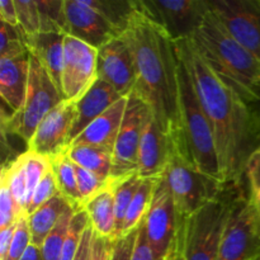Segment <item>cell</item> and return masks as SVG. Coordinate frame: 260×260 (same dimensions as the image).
<instances>
[{
  "label": "cell",
  "mask_w": 260,
  "mask_h": 260,
  "mask_svg": "<svg viewBox=\"0 0 260 260\" xmlns=\"http://www.w3.org/2000/svg\"><path fill=\"white\" fill-rule=\"evenodd\" d=\"M231 36L260 60V0H208Z\"/></svg>",
  "instance_id": "13"
},
{
  "label": "cell",
  "mask_w": 260,
  "mask_h": 260,
  "mask_svg": "<svg viewBox=\"0 0 260 260\" xmlns=\"http://www.w3.org/2000/svg\"><path fill=\"white\" fill-rule=\"evenodd\" d=\"M20 260H42L41 248L40 246L35 245V244H30L29 248L27 249V251H25L24 255L22 256Z\"/></svg>",
  "instance_id": "44"
},
{
  "label": "cell",
  "mask_w": 260,
  "mask_h": 260,
  "mask_svg": "<svg viewBox=\"0 0 260 260\" xmlns=\"http://www.w3.org/2000/svg\"><path fill=\"white\" fill-rule=\"evenodd\" d=\"M75 165V173H76V183H78V190L80 194L81 206H85L86 202L91 200L95 194H98L107 184H108L109 179H102L94 173L89 172V170L84 169V168Z\"/></svg>",
  "instance_id": "34"
},
{
  "label": "cell",
  "mask_w": 260,
  "mask_h": 260,
  "mask_svg": "<svg viewBox=\"0 0 260 260\" xmlns=\"http://www.w3.org/2000/svg\"><path fill=\"white\" fill-rule=\"evenodd\" d=\"M71 208H74L73 206L58 193L48 202L37 208L35 212L28 215V225H29L30 235H32V244L41 248L48 234L56 228L61 217Z\"/></svg>",
  "instance_id": "23"
},
{
  "label": "cell",
  "mask_w": 260,
  "mask_h": 260,
  "mask_svg": "<svg viewBox=\"0 0 260 260\" xmlns=\"http://www.w3.org/2000/svg\"><path fill=\"white\" fill-rule=\"evenodd\" d=\"M93 238L94 230L91 225H89L84 233L80 246L74 260H93Z\"/></svg>",
  "instance_id": "41"
},
{
  "label": "cell",
  "mask_w": 260,
  "mask_h": 260,
  "mask_svg": "<svg viewBox=\"0 0 260 260\" xmlns=\"http://www.w3.org/2000/svg\"><path fill=\"white\" fill-rule=\"evenodd\" d=\"M114 190V215H116V226H114L113 240L122 238L123 223L129 205L136 194L137 189L141 185L142 178L139 173L124 177L122 179H112Z\"/></svg>",
  "instance_id": "26"
},
{
  "label": "cell",
  "mask_w": 260,
  "mask_h": 260,
  "mask_svg": "<svg viewBox=\"0 0 260 260\" xmlns=\"http://www.w3.org/2000/svg\"><path fill=\"white\" fill-rule=\"evenodd\" d=\"M98 80V50L71 36L65 37L61 94L76 103Z\"/></svg>",
  "instance_id": "12"
},
{
  "label": "cell",
  "mask_w": 260,
  "mask_h": 260,
  "mask_svg": "<svg viewBox=\"0 0 260 260\" xmlns=\"http://www.w3.org/2000/svg\"><path fill=\"white\" fill-rule=\"evenodd\" d=\"M18 25L25 36H35L41 32V17L37 0H15Z\"/></svg>",
  "instance_id": "33"
},
{
  "label": "cell",
  "mask_w": 260,
  "mask_h": 260,
  "mask_svg": "<svg viewBox=\"0 0 260 260\" xmlns=\"http://www.w3.org/2000/svg\"><path fill=\"white\" fill-rule=\"evenodd\" d=\"M159 179L160 178H145V179H142L141 185L137 189L136 194H135L134 200H132L131 205L128 207V211L126 213L122 236L137 230L142 223V221L145 220L150 210V206H151Z\"/></svg>",
  "instance_id": "27"
},
{
  "label": "cell",
  "mask_w": 260,
  "mask_h": 260,
  "mask_svg": "<svg viewBox=\"0 0 260 260\" xmlns=\"http://www.w3.org/2000/svg\"><path fill=\"white\" fill-rule=\"evenodd\" d=\"M90 225L88 215L84 210L76 211L74 213V217L71 220L70 226H69L68 234H66L65 243H63L62 254H61V260H74L76 253L80 246L81 239H83L84 233Z\"/></svg>",
  "instance_id": "31"
},
{
  "label": "cell",
  "mask_w": 260,
  "mask_h": 260,
  "mask_svg": "<svg viewBox=\"0 0 260 260\" xmlns=\"http://www.w3.org/2000/svg\"><path fill=\"white\" fill-rule=\"evenodd\" d=\"M30 53L0 57V95L12 113L19 111L27 96Z\"/></svg>",
  "instance_id": "18"
},
{
  "label": "cell",
  "mask_w": 260,
  "mask_h": 260,
  "mask_svg": "<svg viewBox=\"0 0 260 260\" xmlns=\"http://www.w3.org/2000/svg\"><path fill=\"white\" fill-rule=\"evenodd\" d=\"M136 14L126 30L136 62V85L132 93L149 107L160 128L184 156L180 108L179 57L175 42L162 27L150 19L137 0ZM185 157V156H184Z\"/></svg>",
  "instance_id": "2"
},
{
  "label": "cell",
  "mask_w": 260,
  "mask_h": 260,
  "mask_svg": "<svg viewBox=\"0 0 260 260\" xmlns=\"http://www.w3.org/2000/svg\"><path fill=\"white\" fill-rule=\"evenodd\" d=\"M244 177L248 184L250 200L256 207L260 208V146L248 159Z\"/></svg>",
  "instance_id": "37"
},
{
  "label": "cell",
  "mask_w": 260,
  "mask_h": 260,
  "mask_svg": "<svg viewBox=\"0 0 260 260\" xmlns=\"http://www.w3.org/2000/svg\"><path fill=\"white\" fill-rule=\"evenodd\" d=\"M69 35L99 50L121 35L91 0H65Z\"/></svg>",
  "instance_id": "15"
},
{
  "label": "cell",
  "mask_w": 260,
  "mask_h": 260,
  "mask_svg": "<svg viewBox=\"0 0 260 260\" xmlns=\"http://www.w3.org/2000/svg\"><path fill=\"white\" fill-rule=\"evenodd\" d=\"M132 260H157L154 251H152L151 246H150L149 240H147L146 233H145L144 229V223H141L139 228Z\"/></svg>",
  "instance_id": "39"
},
{
  "label": "cell",
  "mask_w": 260,
  "mask_h": 260,
  "mask_svg": "<svg viewBox=\"0 0 260 260\" xmlns=\"http://www.w3.org/2000/svg\"><path fill=\"white\" fill-rule=\"evenodd\" d=\"M215 137L220 173L226 185L244 184L250 155L260 146V111L223 83L206 63L192 40L175 42Z\"/></svg>",
  "instance_id": "1"
},
{
  "label": "cell",
  "mask_w": 260,
  "mask_h": 260,
  "mask_svg": "<svg viewBox=\"0 0 260 260\" xmlns=\"http://www.w3.org/2000/svg\"><path fill=\"white\" fill-rule=\"evenodd\" d=\"M98 79L121 96H128L136 85V62L126 35L113 38L98 50Z\"/></svg>",
  "instance_id": "14"
},
{
  "label": "cell",
  "mask_w": 260,
  "mask_h": 260,
  "mask_svg": "<svg viewBox=\"0 0 260 260\" xmlns=\"http://www.w3.org/2000/svg\"><path fill=\"white\" fill-rule=\"evenodd\" d=\"M22 216L27 215L23 213L22 210L18 207L10 190L5 170L2 169V173H0V229L15 225Z\"/></svg>",
  "instance_id": "32"
},
{
  "label": "cell",
  "mask_w": 260,
  "mask_h": 260,
  "mask_svg": "<svg viewBox=\"0 0 260 260\" xmlns=\"http://www.w3.org/2000/svg\"><path fill=\"white\" fill-rule=\"evenodd\" d=\"M167 260H185V259H184V255H183V253H178V254H174V255H172L170 258H168Z\"/></svg>",
  "instance_id": "45"
},
{
  "label": "cell",
  "mask_w": 260,
  "mask_h": 260,
  "mask_svg": "<svg viewBox=\"0 0 260 260\" xmlns=\"http://www.w3.org/2000/svg\"><path fill=\"white\" fill-rule=\"evenodd\" d=\"M238 185H228L220 198L185 222L182 253L185 260H218L221 236L230 215Z\"/></svg>",
  "instance_id": "6"
},
{
  "label": "cell",
  "mask_w": 260,
  "mask_h": 260,
  "mask_svg": "<svg viewBox=\"0 0 260 260\" xmlns=\"http://www.w3.org/2000/svg\"><path fill=\"white\" fill-rule=\"evenodd\" d=\"M260 258V213L245 192L236 187L230 215L218 249V260H254Z\"/></svg>",
  "instance_id": "7"
},
{
  "label": "cell",
  "mask_w": 260,
  "mask_h": 260,
  "mask_svg": "<svg viewBox=\"0 0 260 260\" xmlns=\"http://www.w3.org/2000/svg\"><path fill=\"white\" fill-rule=\"evenodd\" d=\"M114 240L111 238H102L94 233L93 260H112Z\"/></svg>",
  "instance_id": "40"
},
{
  "label": "cell",
  "mask_w": 260,
  "mask_h": 260,
  "mask_svg": "<svg viewBox=\"0 0 260 260\" xmlns=\"http://www.w3.org/2000/svg\"><path fill=\"white\" fill-rule=\"evenodd\" d=\"M192 42L213 73L246 103L258 104L260 60L229 33L212 12H208Z\"/></svg>",
  "instance_id": "3"
},
{
  "label": "cell",
  "mask_w": 260,
  "mask_h": 260,
  "mask_svg": "<svg viewBox=\"0 0 260 260\" xmlns=\"http://www.w3.org/2000/svg\"><path fill=\"white\" fill-rule=\"evenodd\" d=\"M76 210H74V208L69 210L61 217L56 228L45 239L42 246H41L42 260H61V254H62L66 234H68L69 226H70V222Z\"/></svg>",
  "instance_id": "30"
},
{
  "label": "cell",
  "mask_w": 260,
  "mask_h": 260,
  "mask_svg": "<svg viewBox=\"0 0 260 260\" xmlns=\"http://www.w3.org/2000/svg\"><path fill=\"white\" fill-rule=\"evenodd\" d=\"M88 215L94 233L102 238L113 239L116 215H114V190L113 182L109 179L108 184L94 196L83 207Z\"/></svg>",
  "instance_id": "22"
},
{
  "label": "cell",
  "mask_w": 260,
  "mask_h": 260,
  "mask_svg": "<svg viewBox=\"0 0 260 260\" xmlns=\"http://www.w3.org/2000/svg\"><path fill=\"white\" fill-rule=\"evenodd\" d=\"M258 210H259V213H260V208H258Z\"/></svg>",
  "instance_id": "48"
},
{
  "label": "cell",
  "mask_w": 260,
  "mask_h": 260,
  "mask_svg": "<svg viewBox=\"0 0 260 260\" xmlns=\"http://www.w3.org/2000/svg\"><path fill=\"white\" fill-rule=\"evenodd\" d=\"M75 117L76 103L61 102L38 124L35 135L27 144V150L51 159L68 149Z\"/></svg>",
  "instance_id": "16"
},
{
  "label": "cell",
  "mask_w": 260,
  "mask_h": 260,
  "mask_svg": "<svg viewBox=\"0 0 260 260\" xmlns=\"http://www.w3.org/2000/svg\"><path fill=\"white\" fill-rule=\"evenodd\" d=\"M254 260H260V258H256V259H254Z\"/></svg>",
  "instance_id": "47"
},
{
  "label": "cell",
  "mask_w": 260,
  "mask_h": 260,
  "mask_svg": "<svg viewBox=\"0 0 260 260\" xmlns=\"http://www.w3.org/2000/svg\"><path fill=\"white\" fill-rule=\"evenodd\" d=\"M15 226H17V223L9 226V228L0 229V260H4L7 258L10 244H12L13 238H14Z\"/></svg>",
  "instance_id": "43"
},
{
  "label": "cell",
  "mask_w": 260,
  "mask_h": 260,
  "mask_svg": "<svg viewBox=\"0 0 260 260\" xmlns=\"http://www.w3.org/2000/svg\"><path fill=\"white\" fill-rule=\"evenodd\" d=\"M68 155L74 164L94 173L102 179L111 178L113 152L98 146L75 145L68 147Z\"/></svg>",
  "instance_id": "24"
},
{
  "label": "cell",
  "mask_w": 260,
  "mask_h": 260,
  "mask_svg": "<svg viewBox=\"0 0 260 260\" xmlns=\"http://www.w3.org/2000/svg\"><path fill=\"white\" fill-rule=\"evenodd\" d=\"M137 233L139 229L122 238L114 240L113 254H112V260H132L134 255L135 244H136Z\"/></svg>",
  "instance_id": "38"
},
{
  "label": "cell",
  "mask_w": 260,
  "mask_h": 260,
  "mask_svg": "<svg viewBox=\"0 0 260 260\" xmlns=\"http://www.w3.org/2000/svg\"><path fill=\"white\" fill-rule=\"evenodd\" d=\"M127 103H128V96H123L118 102H116L103 114H101L95 121L91 122L71 142L70 146L89 145V146L103 147V149L113 152L114 144H116L117 136H118L124 118V113H126Z\"/></svg>",
  "instance_id": "19"
},
{
  "label": "cell",
  "mask_w": 260,
  "mask_h": 260,
  "mask_svg": "<svg viewBox=\"0 0 260 260\" xmlns=\"http://www.w3.org/2000/svg\"><path fill=\"white\" fill-rule=\"evenodd\" d=\"M62 101L60 89L55 85L40 61L30 55L29 80L24 104L19 111L10 113L7 118L3 117V128L28 144L38 124Z\"/></svg>",
  "instance_id": "8"
},
{
  "label": "cell",
  "mask_w": 260,
  "mask_h": 260,
  "mask_svg": "<svg viewBox=\"0 0 260 260\" xmlns=\"http://www.w3.org/2000/svg\"><path fill=\"white\" fill-rule=\"evenodd\" d=\"M123 96L119 95L109 84L98 79L90 90L76 102V117L70 134V144L101 114ZM70 146V145H69Z\"/></svg>",
  "instance_id": "20"
},
{
  "label": "cell",
  "mask_w": 260,
  "mask_h": 260,
  "mask_svg": "<svg viewBox=\"0 0 260 260\" xmlns=\"http://www.w3.org/2000/svg\"><path fill=\"white\" fill-rule=\"evenodd\" d=\"M187 221L180 217L164 177H160L146 217L142 221L150 246L157 260L182 253Z\"/></svg>",
  "instance_id": "9"
},
{
  "label": "cell",
  "mask_w": 260,
  "mask_h": 260,
  "mask_svg": "<svg viewBox=\"0 0 260 260\" xmlns=\"http://www.w3.org/2000/svg\"><path fill=\"white\" fill-rule=\"evenodd\" d=\"M56 194H58L57 184H56V179L55 175H53L52 168L50 167V169L47 170V173H46L45 177L42 178V180L38 183L37 188H36L35 193H33L32 198H30V202L27 207V216L35 212L37 208H40L41 206H43L46 202H48V201L52 197H55Z\"/></svg>",
  "instance_id": "36"
},
{
  "label": "cell",
  "mask_w": 260,
  "mask_h": 260,
  "mask_svg": "<svg viewBox=\"0 0 260 260\" xmlns=\"http://www.w3.org/2000/svg\"><path fill=\"white\" fill-rule=\"evenodd\" d=\"M0 18H2V22L17 27L18 17L15 0H0Z\"/></svg>",
  "instance_id": "42"
},
{
  "label": "cell",
  "mask_w": 260,
  "mask_h": 260,
  "mask_svg": "<svg viewBox=\"0 0 260 260\" xmlns=\"http://www.w3.org/2000/svg\"><path fill=\"white\" fill-rule=\"evenodd\" d=\"M177 147L172 137L160 128L152 114H150L140 142L137 161L140 177L142 179L162 177Z\"/></svg>",
  "instance_id": "17"
},
{
  "label": "cell",
  "mask_w": 260,
  "mask_h": 260,
  "mask_svg": "<svg viewBox=\"0 0 260 260\" xmlns=\"http://www.w3.org/2000/svg\"><path fill=\"white\" fill-rule=\"evenodd\" d=\"M41 17V32L69 35L65 0H37Z\"/></svg>",
  "instance_id": "28"
},
{
  "label": "cell",
  "mask_w": 260,
  "mask_h": 260,
  "mask_svg": "<svg viewBox=\"0 0 260 260\" xmlns=\"http://www.w3.org/2000/svg\"><path fill=\"white\" fill-rule=\"evenodd\" d=\"M150 114L147 104L136 94H129L123 122L114 144L109 179H122L137 173L140 142Z\"/></svg>",
  "instance_id": "11"
},
{
  "label": "cell",
  "mask_w": 260,
  "mask_h": 260,
  "mask_svg": "<svg viewBox=\"0 0 260 260\" xmlns=\"http://www.w3.org/2000/svg\"><path fill=\"white\" fill-rule=\"evenodd\" d=\"M30 244H32V235L28 225V216H22L17 221L14 238L10 244L7 258L4 260H20Z\"/></svg>",
  "instance_id": "35"
},
{
  "label": "cell",
  "mask_w": 260,
  "mask_h": 260,
  "mask_svg": "<svg viewBox=\"0 0 260 260\" xmlns=\"http://www.w3.org/2000/svg\"><path fill=\"white\" fill-rule=\"evenodd\" d=\"M258 96H259V101H258V104H256V106H258V108H259V111H260V89H259Z\"/></svg>",
  "instance_id": "46"
},
{
  "label": "cell",
  "mask_w": 260,
  "mask_h": 260,
  "mask_svg": "<svg viewBox=\"0 0 260 260\" xmlns=\"http://www.w3.org/2000/svg\"><path fill=\"white\" fill-rule=\"evenodd\" d=\"M162 177L184 221L220 198L228 187L222 180L201 172L178 151L173 154Z\"/></svg>",
  "instance_id": "5"
},
{
  "label": "cell",
  "mask_w": 260,
  "mask_h": 260,
  "mask_svg": "<svg viewBox=\"0 0 260 260\" xmlns=\"http://www.w3.org/2000/svg\"><path fill=\"white\" fill-rule=\"evenodd\" d=\"M179 84L185 159L205 174L222 180L212 128L201 106L189 73L180 58Z\"/></svg>",
  "instance_id": "4"
},
{
  "label": "cell",
  "mask_w": 260,
  "mask_h": 260,
  "mask_svg": "<svg viewBox=\"0 0 260 260\" xmlns=\"http://www.w3.org/2000/svg\"><path fill=\"white\" fill-rule=\"evenodd\" d=\"M140 5L174 42L192 38L210 12L208 0H140Z\"/></svg>",
  "instance_id": "10"
},
{
  "label": "cell",
  "mask_w": 260,
  "mask_h": 260,
  "mask_svg": "<svg viewBox=\"0 0 260 260\" xmlns=\"http://www.w3.org/2000/svg\"><path fill=\"white\" fill-rule=\"evenodd\" d=\"M7 174L8 183L18 207L27 215V178H25L24 156L20 154L17 159L3 167Z\"/></svg>",
  "instance_id": "29"
},
{
  "label": "cell",
  "mask_w": 260,
  "mask_h": 260,
  "mask_svg": "<svg viewBox=\"0 0 260 260\" xmlns=\"http://www.w3.org/2000/svg\"><path fill=\"white\" fill-rule=\"evenodd\" d=\"M65 37L66 36L61 33L42 32L35 36H27L28 51L40 61L60 91L63 53H65Z\"/></svg>",
  "instance_id": "21"
},
{
  "label": "cell",
  "mask_w": 260,
  "mask_h": 260,
  "mask_svg": "<svg viewBox=\"0 0 260 260\" xmlns=\"http://www.w3.org/2000/svg\"><path fill=\"white\" fill-rule=\"evenodd\" d=\"M51 168L55 175L58 193L75 208L76 211L83 210L80 194L76 183L75 165L68 155V149L60 154L51 157Z\"/></svg>",
  "instance_id": "25"
}]
</instances>
